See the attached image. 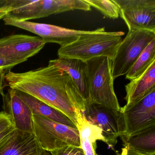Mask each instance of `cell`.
Listing matches in <instances>:
<instances>
[{
	"label": "cell",
	"mask_w": 155,
	"mask_h": 155,
	"mask_svg": "<svg viewBox=\"0 0 155 155\" xmlns=\"http://www.w3.org/2000/svg\"><path fill=\"white\" fill-rule=\"evenodd\" d=\"M10 88L29 94L68 116L77 126V112H84L86 102L70 76L49 62L47 67L24 72L9 71Z\"/></svg>",
	"instance_id": "obj_1"
},
{
	"label": "cell",
	"mask_w": 155,
	"mask_h": 155,
	"mask_svg": "<svg viewBox=\"0 0 155 155\" xmlns=\"http://www.w3.org/2000/svg\"><path fill=\"white\" fill-rule=\"evenodd\" d=\"M128 150L127 147L123 148L122 149V151L121 154L120 155H127V154Z\"/></svg>",
	"instance_id": "obj_27"
},
{
	"label": "cell",
	"mask_w": 155,
	"mask_h": 155,
	"mask_svg": "<svg viewBox=\"0 0 155 155\" xmlns=\"http://www.w3.org/2000/svg\"><path fill=\"white\" fill-rule=\"evenodd\" d=\"M51 155H85L81 147L68 146L50 151Z\"/></svg>",
	"instance_id": "obj_21"
},
{
	"label": "cell",
	"mask_w": 155,
	"mask_h": 155,
	"mask_svg": "<svg viewBox=\"0 0 155 155\" xmlns=\"http://www.w3.org/2000/svg\"><path fill=\"white\" fill-rule=\"evenodd\" d=\"M42 150L33 133L16 129L0 142V155H40Z\"/></svg>",
	"instance_id": "obj_13"
},
{
	"label": "cell",
	"mask_w": 155,
	"mask_h": 155,
	"mask_svg": "<svg viewBox=\"0 0 155 155\" xmlns=\"http://www.w3.org/2000/svg\"><path fill=\"white\" fill-rule=\"evenodd\" d=\"M15 91L16 94L28 106L33 115L41 116L78 130L77 126L73 121L61 111L29 94L19 91L15 90Z\"/></svg>",
	"instance_id": "obj_16"
},
{
	"label": "cell",
	"mask_w": 155,
	"mask_h": 155,
	"mask_svg": "<svg viewBox=\"0 0 155 155\" xmlns=\"http://www.w3.org/2000/svg\"><path fill=\"white\" fill-rule=\"evenodd\" d=\"M2 96L3 111L9 116L15 129L33 133V114L28 106L16 94L15 90L9 88Z\"/></svg>",
	"instance_id": "obj_12"
},
{
	"label": "cell",
	"mask_w": 155,
	"mask_h": 155,
	"mask_svg": "<svg viewBox=\"0 0 155 155\" xmlns=\"http://www.w3.org/2000/svg\"><path fill=\"white\" fill-rule=\"evenodd\" d=\"M8 71H0V94L1 95L3 93L4 88L7 86L5 76Z\"/></svg>",
	"instance_id": "obj_24"
},
{
	"label": "cell",
	"mask_w": 155,
	"mask_h": 155,
	"mask_svg": "<svg viewBox=\"0 0 155 155\" xmlns=\"http://www.w3.org/2000/svg\"><path fill=\"white\" fill-rule=\"evenodd\" d=\"M15 129L14 126H12L0 133V142L10 135Z\"/></svg>",
	"instance_id": "obj_25"
},
{
	"label": "cell",
	"mask_w": 155,
	"mask_h": 155,
	"mask_svg": "<svg viewBox=\"0 0 155 155\" xmlns=\"http://www.w3.org/2000/svg\"><path fill=\"white\" fill-rule=\"evenodd\" d=\"M40 155H51V154L50 152L49 151H47V150H42V151H41V153Z\"/></svg>",
	"instance_id": "obj_28"
},
{
	"label": "cell",
	"mask_w": 155,
	"mask_h": 155,
	"mask_svg": "<svg viewBox=\"0 0 155 155\" xmlns=\"http://www.w3.org/2000/svg\"><path fill=\"white\" fill-rule=\"evenodd\" d=\"M124 34L121 31L107 32L105 28L88 31L73 43L61 47L58 55L59 58L76 59L84 62L99 57L112 60Z\"/></svg>",
	"instance_id": "obj_2"
},
{
	"label": "cell",
	"mask_w": 155,
	"mask_h": 155,
	"mask_svg": "<svg viewBox=\"0 0 155 155\" xmlns=\"http://www.w3.org/2000/svg\"><path fill=\"white\" fill-rule=\"evenodd\" d=\"M84 115L87 120L102 130L105 142L110 147L117 144V138L126 134L123 113L102 105L92 104L85 107Z\"/></svg>",
	"instance_id": "obj_7"
},
{
	"label": "cell",
	"mask_w": 155,
	"mask_h": 155,
	"mask_svg": "<svg viewBox=\"0 0 155 155\" xmlns=\"http://www.w3.org/2000/svg\"><path fill=\"white\" fill-rule=\"evenodd\" d=\"M128 31H155V0H114Z\"/></svg>",
	"instance_id": "obj_8"
},
{
	"label": "cell",
	"mask_w": 155,
	"mask_h": 155,
	"mask_svg": "<svg viewBox=\"0 0 155 155\" xmlns=\"http://www.w3.org/2000/svg\"><path fill=\"white\" fill-rule=\"evenodd\" d=\"M74 10L90 11L91 7L85 0L31 1L28 4L11 11L7 16L18 20L28 21Z\"/></svg>",
	"instance_id": "obj_6"
},
{
	"label": "cell",
	"mask_w": 155,
	"mask_h": 155,
	"mask_svg": "<svg viewBox=\"0 0 155 155\" xmlns=\"http://www.w3.org/2000/svg\"><path fill=\"white\" fill-rule=\"evenodd\" d=\"M13 126L9 116L5 111L0 112V133Z\"/></svg>",
	"instance_id": "obj_23"
},
{
	"label": "cell",
	"mask_w": 155,
	"mask_h": 155,
	"mask_svg": "<svg viewBox=\"0 0 155 155\" xmlns=\"http://www.w3.org/2000/svg\"><path fill=\"white\" fill-rule=\"evenodd\" d=\"M46 43L39 37L23 34L0 38V57L28 60L38 53Z\"/></svg>",
	"instance_id": "obj_11"
},
{
	"label": "cell",
	"mask_w": 155,
	"mask_h": 155,
	"mask_svg": "<svg viewBox=\"0 0 155 155\" xmlns=\"http://www.w3.org/2000/svg\"><path fill=\"white\" fill-rule=\"evenodd\" d=\"M128 150V149H127ZM127 155H142L140 154H137V153H135V152H133L131 150H128L127 154Z\"/></svg>",
	"instance_id": "obj_29"
},
{
	"label": "cell",
	"mask_w": 155,
	"mask_h": 155,
	"mask_svg": "<svg viewBox=\"0 0 155 155\" xmlns=\"http://www.w3.org/2000/svg\"><path fill=\"white\" fill-rule=\"evenodd\" d=\"M94 155H98V154H97V152H96V151H95V152H94Z\"/></svg>",
	"instance_id": "obj_30"
},
{
	"label": "cell",
	"mask_w": 155,
	"mask_h": 155,
	"mask_svg": "<svg viewBox=\"0 0 155 155\" xmlns=\"http://www.w3.org/2000/svg\"><path fill=\"white\" fill-rule=\"evenodd\" d=\"M85 1L107 18L116 19L120 16L119 8L114 0H85Z\"/></svg>",
	"instance_id": "obj_20"
},
{
	"label": "cell",
	"mask_w": 155,
	"mask_h": 155,
	"mask_svg": "<svg viewBox=\"0 0 155 155\" xmlns=\"http://www.w3.org/2000/svg\"><path fill=\"white\" fill-rule=\"evenodd\" d=\"M12 9V8L10 6L0 8V20L3 19Z\"/></svg>",
	"instance_id": "obj_26"
},
{
	"label": "cell",
	"mask_w": 155,
	"mask_h": 155,
	"mask_svg": "<svg viewBox=\"0 0 155 155\" xmlns=\"http://www.w3.org/2000/svg\"><path fill=\"white\" fill-rule=\"evenodd\" d=\"M5 25L13 26L34 33L41 38L46 43H54L61 47L76 41L81 35L88 31L77 30L44 23L23 21L6 16L3 19Z\"/></svg>",
	"instance_id": "obj_9"
},
{
	"label": "cell",
	"mask_w": 155,
	"mask_h": 155,
	"mask_svg": "<svg viewBox=\"0 0 155 155\" xmlns=\"http://www.w3.org/2000/svg\"><path fill=\"white\" fill-rule=\"evenodd\" d=\"M153 40H155V31L145 30L128 31L119 45L111 61L114 80L127 73L141 52Z\"/></svg>",
	"instance_id": "obj_5"
},
{
	"label": "cell",
	"mask_w": 155,
	"mask_h": 155,
	"mask_svg": "<svg viewBox=\"0 0 155 155\" xmlns=\"http://www.w3.org/2000/svg\"><path fill=\"white\" fill-rule=\"evenodd\" d=\"M125 89L126 106L136 103L155 90V61L139 78L125 85Z\"/></svg>",
	"instance_id": "obj_15"
},
{
	"label": "cell",
	"mask_w": 155,
	"mask_h": 155,
	"mask_svg": "<svg viewBox=\"0 0 155 155\" xmlns=\"http://www.w3.org/2000/svg\"><path fill=\"white\" fill-rule=\"evenodd\" d=\"M49 62L61 69L70 76L86 101L87 106L88 102L89 90L86 62L76 59L61 58L50 61Z\"/></svg>",
	"instance_id": "obj_14"
},
{
	"label": "cell",
	"mask_w": 155,
	"mask_h": 155,
	"mask_svg": "<svg viewBox=\"0 0 155 155\" xmlns=\"http://www.w3.org/2000/svg\"><path fill=\"white\" fill-rule=\"evenodd\" d=\"M111 61L112 60L107 57H99L86 62L89 90L87 106L97 104L117 110H120L114 91Z\"/></svg>",
	"instance_id": "obj_3"
},
{
	"label": "cell",
	"mask_w": 155,
	"mask_h": 155,
	"mask_svg": "<svg viewBox=\"0 0 155 155\" xmlns=\"http://www.w3.org/2000/svg\"><path fill=\"white\" fill-rule=\"evenodd\" d=\"M77 127L80 139L87 140L95 145L97 140L105 142L102 130L98 127L89 122L83 112L78 110L77 112Z\"/></svg>",
	"instance_id": "obj_19"
},
{
	"label": "cell",
	"mask_w": 155,
	"mask_h": 155,
	"mask_svg": "<svg viewBox=\"0 0 155 155\" xmlns=\"http://www.w3.org/2000/svg\"><path fill=\"white\" fill-rule=\"evenodd\" d=\"M120 137L128 150L140 155H155V125Z\"/></svg>",
	"instance_id": "obj_17"
},
{
	"label": "cell",
	"mask_w": 155,
	"mask_h": 155,
	"mask_svg": "<svg viewBox=\"0 0 155 155\" xmlns=\"http://www.w3.org/2000/svg\"><path fill=\"white\" fill-rule=\"evenodd\" d=\"M28 60L9 57H0V71H9L11 69L20 63L27 61Z\"/></svg>",
	"instance_id": "obj_22"
},
{
	"label": "cell",
	"mask_w": 155,
	"mask_h": 155,
	"mask_svg": "<svg viewBox=\"0 0 155 155\" xmlns=\"http://www.w3.org/2000/svg\"><path fill=\"white\" fill-rule=\"evenodd\" d=\"M33 133L41 148L50 152L68 146L81 147L78 130L33 115Z\"/></svg>",
	"instance_id": "obj_4"
},
{
	"label": "cell",
	"mask_w": 155,
	"mask_h": 155,
	"mask_svg": "<svg viewBox=\"0 0 155 155\" xmlns=\"http://www.w3.org/2000/svg\"><path fill=\"white\" fill-rule=\"evenodd\" d=\"M121 110L126 126L125 136L155 125V90L136 103L125 105Z\"/></svg>",
	"instance_id": "obj_10"
},
{
	"label": "cell",
	"mask_w": 155,
	"mask_h": 155,
	"mask_svg": "<svg viewBox=\"0 0 155 155\" xmlns=\"http://www.w3.org/2000/svg\"><path fill=\"white\" fill-rule=\"evenodd\" d=\"M155 61V40L141 52L126 75V79L132 81L139 78Z\"/></svg>",
	"instance_id": "obj_18"
}]
</instances>
